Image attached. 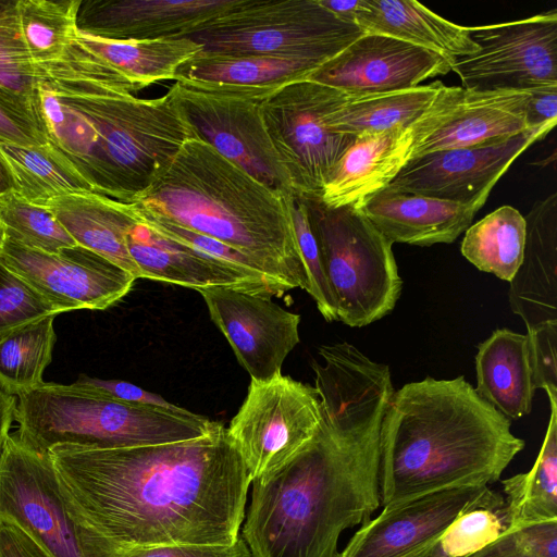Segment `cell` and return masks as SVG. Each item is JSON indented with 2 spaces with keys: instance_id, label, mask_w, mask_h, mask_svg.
I'll list each match as a JSON object with an SVG mask.
<instances>
[{
  "instance_id": "obj_1",
  "label": "cell",
  "mask_w": 557,
  "mask_h": 557,
  "mask_svg": "<svg viewBox=\"0 0 557 557\" xmlns=\"http://www.w3.org/2000/svg\"><path fill=\"white\" fill-rule=\"evenodd\" d=\"M313 360L322 418L311 441L253 480L243 527L250 557H335L341 533L381 505L380 433L394 393L389 367L348 343Z\"/></svg>"
},
{
  "instance_id": "obj_2",
  "label": "cell",
  "mask_w": 557,
  "mask_h": 557,
  "mask_svg": "<svg viewBox=\"0 0 557 557\" xmlns=\"http://www.w3.org/2000/svg\"><path fill=\"white\" fill-rule=\"evenodd\" d=\"M72 519L113 556L161 545L230 546L240 537L245 463L221 423L189 441L49 451Z\"/></svg>"
},
{
  "instance_id": "obj_3",
  "label": "cell",
  "mask_w": 557,
  "mask_h": 557,
  "mask_svg": "<svg viewBox=\"0 0 557 557\" xmlns=\"http://www.w3.org/2000/svg\"><path fill=\"white\" fill-rule=\"evenodd\" d=\"M524 448L510 421L463 376L425 377L394 391L380 433L383 507L424 494L484 486Z\"/></svg>"
},
{
  "instance_id": "obj_4",
  "label": "cell",
  "mask_w": 557,
  "mask_h": 557,
  "mask_svg": "<svg viewBox=\"0 0 557 557\" xmlns=\"http://www.w3.org/2000/svg\"><path fill=\"white\" fill-rule=\"evenodd\" d=\"M38 104L49 143L92 191L123 202L147 189L194 138L168 92L144 99L97 85L41 83Z\"/></svg>"
},
{
  "instance_id": "obj_5",
  "label": "cell",
  "mask_w": 557,
  "mask_h": 557,
  "mask_svg": "<svg viewBox=\"0 0 557 557\" xmlns=\"http://www.w3.org/2000/svg\"><path fill=\"white\" fill-rule=\"evenodd\" d=\"M292 196L263 185L210 145L191 138L132 202L242 251L289 289L306 290Z\"/></svg>"
},
{
  "instance_id": "obj_6",
  "label": "cell",
  "mask_w": 557,
  "mask_h": 557,
  "mask_svg": "<svg viewBox=\"0 0 557 557\" xmlns=\"http://www.w3.org/2000/svg\"><path fill=\"white\" fill-rule=\"evenodd\" d=\"M17 398L16 434L40 453L58 445L113 449L183 442L206 436L221 424L182 407L113 400L73 383L44 382Z\"/></svg>"
},
{
  "instance_id": "obj_7",
  "label": "cell",
  "mask_w": 557,
  "mask_h": 557,
  "mask_svg": "<svg viewBox=\"0 0 557 557\" xmlns=\"http://www.w3.org/2000/svg\"><path fill=\"white\" fill-rule=\"evenodd\" d=\"M304 200L337 321L361 327L388 314L403 288L393 244L354 206Z\"/></svg>"
},
{
  "instance_id": "obj_8",
  "label": "cell",
  "mask_w": 557,
  "mask_h": 557,
  "mask_svg": "<svg viewBox=\"0 0 557 557\" xmlns=\"http://www.w3.org/2000/svg\"><path fill=\"white\" fill-rule=\"evenodd\" d=\"M362 34L319 0H239L191 39L205 50L271 54L323 65Z\"/></svg>"
},
{
  "instance_id": "obj_9",
  "label": "cell",
  "mask_w": 557,
  "mask_h": 557,
  "mask_svg": "<svg viewBox=\"0 0 557 557\" xmlns=\"http://www.w3.org/2000/svg\"><path fill=\"white\" fill-rule=\"evenodd\" d=\"M274 90L175 81L168 94L190 126L194 138L210 145L263 185L294 195L289 176L270 139L260 111L263 99Z\"/></svg>"
},
{
  "instance_id": "obj_10",
  "label": "cell",
  "mask_w": 557,
  "mask_h": 557,
  "mask_svg": "<svg viewBox=\"0 0 557 557\" xmlns=\"http://www.w3.org/2000/svg\"><path fill=\"white\" fill-rule=\"evenodd\" d=\"M351 96L311 81H296L263 99L262 120L284 165L293 194L320 199L323 187L355 136L338 134L327 125V115Z\"/></svg>"
},
{
  "instance_id": "obj_11",
  "label": "cell",
  "mask_w": 557,
  "mask_h": 557,
  "mask_svg": "<svg viewBox=\"0 0 557 557\" xmlns=\"http://www.w3.org/2000/svg\"><path fill=\"white\" fill-rule=\"evenodd\" d=\"M0 517L21 527L51 557H113L71 517L48 453L9 434L0 456Z\"/></svg>"
},
{
  "instance_id": "obj_12",
  "label": "cell",
  "mask_w": 557,
  "mask_h": 557,
  "mask_svg": "<svg viewBox=\"0 0 557 557\" xmlns=\"http://www.w3.org/2000/svg\"><path fill=\"white\" fill-rule=\"evenodd\" d=\"M321 418L314 386L283 374L264 382L251 380L227 428L250 482L296 456L317 433Z\"/></svg>"
},
{
  "instance_id": "obj_13",
  "label": "cell",
  "mask_w": 557,
  "mask_h": 557,
  "mask_svg": "<svg viewBox=\"0 0 557 557\" xmlns=\"http://www.w3.org/2000/svg\"><path fill=\"white\" fill-rule=\"evenodd\" d=\"M479 49L454 60L466 89L534 90L557 86V12L469 27Z\"/></svg>"
},
{
  "instance_id": "obj_14",
  "label": "cell",
  "mask_w": 557,
  "mask_h": 557,
  "mask_svg": "<svg viewBox=\"0 0 557 557\" xmlns=\"http://www.w3.org/2000/svg\"><path fill=\"white\" fill-rule=\"evenodd\" d=\"M530 96L531 90L478 91L442 84L430 106L409 127V159L499 140L530 129Z\"/></svg>"
},
{
  "instance_id": "obj_15",
  "label": "cell",
  "mask_w": 557,
  "mask_h": 557,
  "mask_svg": "<svg viewBox=\"0 0 557 557\" xmlns=\"http://www.w3.org/2000/svg\"><path fill=\"white\" fill-rule=\"evenodd\" d=\"M0 263L26 281L60 313L104 310L126 296L137 280L84 247L49 253L24 247L3 235Z\"/></svg>"
},
{
  "instance_id": "obj_16",
  "label": "cell",
  "mask_w": 557,
  "mask_h": 557,
  "mask_svg": "<svg viewBox=\"0 0 557 557\" xmlns=\"http://www.w3.org/2000/svg\"><path fill=\"white\" fill-rule=\"evenodd\" d=\"M552 129L533 127L508 138L409 159L386 188L462 205H484L513 161Z\"/></svg>"
},
{
  "instance_id": "obj_17",
  "label": "cell",
  "mask_w": 557,
  "mask_h": 557,
  "mask_svg": "<svg viewBox=\"0 0 557 557\" xmlns=\"http://www.w3.org/2000/svg\"><path fill=\"white\" fill-rule=\"evenodd\" d=\"M504 506V497L488 485L424 494L383 507L335 557H411L437 539L460 515Z\"/></svg>"
},
{
  "instance_id": "obj_18",
  "label": "cell",
  "mask_w": 557,
  "mask_h": 557,
  "mask_svg": "<svg viewBox=\"0 0 557 557\" xmlns=\"http://www.w3.org/2000/svg\"><path fill=\"white\" fill-rule=\"evenodd\" d=\"M199 294L251 380L264 382L282 374L286 357L300 342L299 314L271 297L244 290L213 287Z\"/></svg>"
},
{
  "instance_id": "obj_19",
  "label": "cell",
  "mask_w": 557,
  "mask_h": 557,
  "mask_svg": "<svg viewBox=\"0 0 557 557\" xmlns=\"http://www.w3.org/2000/svg\"><path fill=\"white\" fill-rule=\"evenodd\" d=\"M453 62L431 50L376 33H364L308 78L351 97L410 89L447 74Z\"/></svg>"
},
{
  "instance_id": "obj_20",
  "label": "cell",
  "mask_w": 557,
  "mask_h": 557,
  "mask_svg": "<svg viewBox=\"0 0 557 557\" xmlns=\"http://www.w3.org/2000/svg\"><path fill=\"white\" fill-rule=\"evenodd\" d=\"M239 0H81L82 34L112 40L191 38Z\"/></svg>"
},
{
  "instance_id": "obj_21",
  "label": "cell",
  "mask_w": 557,
  "mask_h": 557,
  "mask_svg": "<svg viewBox=\"0 0 557 557\" xmlns=\"http://www.w3.org/2000/svg\"><path fill=\"white\" fill-rule=\"evenodd\" d=\"M127 248L141 278L189 287L197 292L223 287L271 298L290 290L262 273L236 268L165 237L139 220L127 235Z\"/></svg>"
},
{
  "instance_id": "obj_22",
  "label": "cell",
  "mask_w": 557,
  "mask_h": 557,
  "mask_svg": "<svg viewBox=\"0 0 557 557\" xmlns=\"http://www.w3.org/2000/svg\"><path fill=\"white\" fill-rule=\"evenodd\" d=\"M482 206L385 188L356 208L392 244L425 247L455 242L470 226Z\"/></svg>"
},
{
  "instance_id": "obj_23",
  "label": "cell",
  "mask_w": 557,
  "mask_h": 557,
  "mask_svg": "<svg viewBox=\"0 0 557 557\" xmlns=\"http://www.w3.org/2000/svg\"><path fill=\"white\" fill-rule=\"evenodd\" d=\"M524 219L523 257L509 282L508 300L528 332L557 322V194L537 201Z\"/></svg>"
},
{
  "instance_id": "obj_24",
  "label": "cell",
  "mask_w": 557,
  "mask_h": 557,
  "mask_svg": "<svg viewBox=\"0 0 557 557\" xmlns=\"http://www.w3.org/2000/svg\"><path fill=\"white\" fill-rule=\"evenodd\" d=\"M410 147L409 127L357 136L330 173L320 201L356 207L385 189L408 161Z\"/></svg>"
},
{
  "instance_id": "obj_25",
  "label": "cell",
  "mask_w": 557,
  "mask_h": 557,
  "mask_svg": "<svg viewBox=\"0 0 557 557\" xmlns=\"http://www.w3.org/2000/svg\"><path fill=\"white\" fill-rule=\"evenodd\" d=\"M75 243L141 278L127 248V235L138 223L132 202L95 191L58 196L45 206Z\"/></svg>"
},
{
  "instance_id": "obj_26",
  "label": "cell",
  "mask_w": 557,
  "mask_h": 557,
  "mask_svg": "<svg viewBox=\"0 0 557 557\" xmlns=\"http://www.w3.org/2000/svg\"><path fill=\"white\" fill-rule=\"evenodd\" d=\"M476 393L508 419L532 410L535 385L527 334L498 329L478 346Z\"/></svg>"
},
{
  "instance_id": "obj_27",
  "label": "cell",
  "mask_w": 557,
  "mask_h": 557,
  "mask_svg": "<svg viewBox=\"0 0 557 557\" xmlns=\"http://www.w3.org/2000/svg\"><path fill=\"white\" fill-rule=\"evenodd\" d=\"M356 25L364 33L404 40L451 62L479 49L469 27L451 23L413 0H364Z\"/></svg>"
},
{
  "instance_id": "obj_28",
  "label": "cell",
  "mask_w": 557,
  "mask_h": 557,
  "mask_svg": "<svg viewBox=\"0 0 557 557\" xmlns=\"http://www.w3.org/2000/svg\"><path fill=\"white\" fill-rule=\"evenodd\" d=\"M81 0H16L22 40L45 83L67 81L77 66Z\"/></svg>"
},
{
  "instance_id": "obj_29",
  "label": "cell",
  "mask_w": 557,
  "mask_h": 557,
  "mask_svg": "<svg viewBox=\"0 0 557 557\" xmlns=\"http://www.w3.org/2000/svg\"><path fill=\"white\" fill-rule=\"evenodd\" d=\"M321 64L287 57L202 50L178 67L174 81L280 88L308 78Z\"/></svg>"
},
{
  "instance_id": "obj_30",
  "label": "cell",
  "mask_w": 557,
  "mask_h": 557,
  "mask_svg": "<svg viewBox=\"0 0 557 557\" xmlns=\"http://www.w3.org/2000/svg\"><path fill=\"white\" fill-rule=\"evenodd\" d=\"M77 39L139 90L158 82L175 79L178 67L203 50V46L191 38L112 40L78 30Z\"/></svg>"
},
{
  "instance_id": "obj_31",
  "label": "cell",
  "mask_w": 557,
  "mask_h": 557,
  "mask_svg": "<svg viewBox=\"0 0 557 557\" xmlns=\"http://www.w3.org/2000/svg\"><path fill=\"white\" fill-rule=\"evenodd\" d=\"M0 160L13 189L34 205L42 207L58 196L92 191L88 182L50 143L23 146L0 140Z\"/></svg>"
},
{
  "instance_id": "obj_32",
  "label": "cell",
  "mask_w": 557,
  "mask_h": 557,
  "mask_svg": "<svg viewBox=\"0 0 557 557\" xmlns=\"http://www.w3.org/2000/svg\"><path fill=\"white\" fill-rule=\"evenodd\" d=\"M442 82L410 89L351 97L327 115L334 133L360 136L381 133L396 126L408 128L430 106Z\"/></svg>"
},
{
  "instance_id": "obj_33",
  "label": "cell",
  "mask_w": 557,
  "mask_h": 557,
  "mask_svg": "<svg viewBox=\"0 0 557 557\" xmlns=\"http://www.w3.org/2000/svg\"><path fill=\"white\" fill-rule=\"evenodd\" d=\"M549 404V422L534 466L502 481L507 527L557 519V400Z\"/></svg>"
},
{
  "instance_id": "obj_34",
  "label": "cell",
  "mask_w": 557,
  "mask_h": 557,
  "mask_svg": "<svg viewBox=\"0 0 557 557\" xmlns=\"http://www.w3.org/2000/svg\"><path fill=\"white\" fill-rule=\"evenodd\" d=\"M525 219L502 206L466 230L462 256L476 269L510 282L523 257Z\"/></svg>"
},
{
  "instance_id": "obj_35",
  "label": "cell",
  "mask_w": 557,
  "mask_h": 557,
  "mask_svg": "<svg viewBox=\"0 0 557 557\" xmlns=\"http://www.w3.org/2000/svg\"><path fill=\"white\" fill-rule=\"evenodd\" d=\"M55 315L27 324L0 342V388L18 396L44 383L52 360Z\"/></svg>"
},
{
  "instance_id": "obj_36",
  "label": "cell",
  "mask_w": 557,
  "mask_h": 557,
  "mask_svg": "<svg viewBox=\"0 0 557 557\" xmlns=\"http://www.w3.org/2000/svg\"><path fill=\"white\" fill-rule=\"evenodd\" d=\"M45 82L22 40L16 0H0V98L30 114L44 128L38 87Z\"/></svg>"
},
{
  "instance_id": "obj_37",
  "label": "cell",
  "mask_w": 557,
  "mask_h": 557,
  "mask_svg": "<svg viewBox=\"0 0 557 557\" xmlns=\"http://www.w3.org/2000/svg\"><path fill=\"white\" fill-rule=\"evenodd\" d=\"M0 231L24 247L49 253L78 246L47 208L27 201L13 188L0 194Z\"/></svg>"
},
{
  "instance_id": "obj_38",
  "label": "cell",
  "mask_w": 557,
  "mask_h": 557,
  "mask_svg": "<svg viewBox=\"0 0 557 557\" xmlns=\"http://www.w3.org/2000/svg\"><path fill=\"white\" fill-rule=\"evenodd\" d=\"M507 528L505 506L478 508L457 517L431 544L411 557H468Z\"/></svg>"
},
{
  "instance_id": "obj_39",
  "label": "cell",
  "mask_w": 557,
  "mask_h": 557,
  "mask_svg": "<svg viewBox=\"0 0 557 557\" xmlns=\"http://www.w3.org/2000/svg\"><path fill=\"white\" fill-rule=\"evenodd\" d=\"M59 313L26 281L0 263V342L27 324Z\"/></svg>"
},
{
  "instance_id": "obj_40",
  "label": "cell",
  "mask_w": 557,
  "mask_h": 557,
  "mask_svg": "<svg viewBox=\"0 0 557 557\" xmlns=\"http://www.w3.org/2000/svg\"><path fill=\"white\" fill-rule=\"evenodd\" d=\"M290 212L295 236L307 277L306 292L312 297L318 310L326 321H337L335 301L322 267L319 248L310 226L305 200L293 195L290 199Z\"/></svg>"
},
{
  "instance_id": "obj_41",
  "label": "cell",
  "mask_w": 557,
  "mask_h": 557,
  "mask_svg": "<svg viewBox=\"0 0 557 557\" xmlns=\"http://www.w3.org/2000/svg\"><path fill=\"white\" fill-rule=\"evenodd\" d=\"M468 557H557V519L508 525L497 539Z\"/></svg>"
},
{
  "instance_id": "obj_42",
  "label": "cell",
  "mask_w": 557,
  "mask_h": 557,
  "mask_svg": "<svg viewBox=\"0 0 557 557\" xmlns=\"http://www.w3.org/2000/svg\"><path fill=\"white\" fill-rule=\"evenodd\" d=\"M527 335L535 388L557 400V322L541 324Z\"/></svg>"
},
{
  "instance_id": "obj_43",
  "label": "cell",
  "mask_w": 557,
  "mask_h": 557,
  "mask_svg": "<svg viewBox=\"0 0 557 557\" xmlns=\"http://www.w3.org/2000/svg\"><path fill=\"white\" fill-rule=\"evenodd\" d=\"M73 384L84 391L113 400L132 404L151 405L168 409L180 408L178 406L166 401L160 395L150 393L126 381L103 380L82 374Z\"/></svg>"
},
{
  "instance_id": "obj_44",
  "label": "cell",
  "mask_w": 557,
  "mask_h": 557,
  "mask_svg": "<svg viewBox=\"0 0 557 557\" xmlns=\"http://www.w3.org/2000/svg\"><path fill=\"white\" fill-rule=\"evenodd\" d=\"M0 140L23 146L49 143L40 124L27 112L0 98Z\"/></svg>"
},
{
  "instance_id": "obj_45",
  "label": "cell",
  "mask_w": 557,
  "mask_h": 557,
  "mask_svg": "<svg viewBox=\"0 0 557 557\" xmlns=\"http://www.w3.org/2000/svg\"><path fill=\"white\" fill-rule=\"evenodd\" d=\"M113 557H250V552L240 536L230 546L161 545L122 550Z\"/></svg>"
},
{
  "instance_id": "obj_46",
  "label": "cell",
  "mask_w": 557,
  "mask_h": 557,
  "mask_svg": "<svg viewBox=\"0 0 557 557\" xmlns=\"http://www.w3.org/2000/svg\"><path fill=\"white\" fill-rule=\"evenodd\" d=\"M0 557H51L30 535L0 517Z\"/></svg>"
},
{
  "instance_id": "obj_47",
  "label": "cell",
  "mask_w": 557,
  "mask_h": 557,
  "mask_svg": "<svg viewBox=\"0 0 557 557\" xmlns=\"http://www.w3.org/2000/svg\"><path fill=\"white\" fill-rule=\"evenodd\" d=\"M557 122V86L531 90L527 107V123L530 128L550 127Z\"/></svg>"
},
{
  "instance_id": "obj_48",
  "label": "cell",
  "mask_w": 557,
  "mask_h": 557,
  "mask_svg": "<svg viewBox=\"0 0 557 557\" xmlns=\"http://www.w3.org/2000/svg\"><path fill=\"white\" fill-rule=\"evenodd\" d=\"M16 397L0 388V456L14 420Z\"/></svg>"
},
{
  "instance_id": "obj_49",
  "label": "cell",
  "mask_w": 557,
  "mask_h": 557,
  "mask_svg": "<svg viewBox=\"0 0 557 557\" xmlns=\"http://www.w3.org/2000/svg\"><path fill=\"white\" fill-rule=\"evenodd\" d=\"M320 3L348 23L356 24V17L363 8L364 0H319Z\"/></svg>"
},
{
  "instance_id": "obj_50",
  "label": "cell",
  "mask_w": 557,
  "mask_h": 557,
  "mask_svg": "<svg viewBox=\"0 0 557 557\" xmlns=\"http://www.w3.org/2000/svg\"><path fill=\"white\" fill-rule=\"evenodd\" d=\"M13 188L11 177L0 160V194L8 191Z\"/></svg>"
},
{
  "instance_id": "obj_51",
  "label": "cell",
  "mask_w": 557,
  "mask_h": 557,
  "mask_svg": "<svg viewBox=\"0 0 557 557\" xmlns=\"http://www.w3.org/2000/svg\"><path fill=\"white\" fill-rule=\"evenodd\" d=\"M1 237H2V233H1V231H0V239H1Z\"/></svg>"
}]
</instances>
